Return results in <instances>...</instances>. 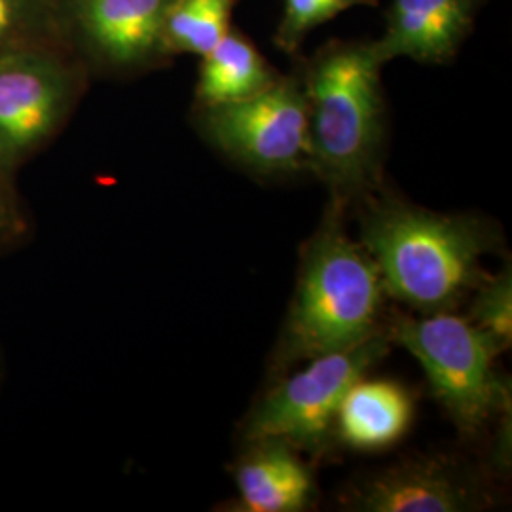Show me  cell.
Returning <instances> with one entry per match:
<instances>
[{
	"label": "cell",
	"instance_id": "6",
	"mask_svg": "<svg viewBox=\"0 0 512 512\" xmlns=\"http://www.w3.org/2000/svg\"><path fill=\"white\" fill-rule=\"evenodd\" d=\"M200 128L213 147L256 173L308 169V101L298 74L243 101L200 107Z\"/></svg>",
	"mask_w": 512,
	"mask_h": 512
},
{
	"label": "cell",
	"instance_id": "19",
	"mask_svg": "<svg viewBox=\"0 0 512 512\" xmlns=\"http://www.w3.org/2000/svg\"><path fill=\"white\" fill-rule=\"evenodd\" d=\"M492 463L501 473L509 471V465H511V410L501 414V425H499L497 439H495Z\"/></svg>",
	"mask_w": 512,
	"mask_h": 512
},
{
	"label": "cell",
	"instance_id": "15",
	"mask_svg": "<svg viewBox=\"0 0 512 512\" xmlns=\"http://www.w3.org/2000/svg\"><path fill=\"white\" fill-rule=\"evenodd\" d=\"M67 35L63 0H0V54L59 48Z\"/></svg>",
	"mask_w": 512,
	"mask_h": 512
},
{
	"label": "cell",
	"instance_id": "16",
	"mask_svg": "<svg viewBox=\"0 0 512 512\" xmlns=\"http://www.w3.org/2000/svg\"><path fill=\"white\" fill-rule=\"evenodd\" d=\"M482 330L499 353L511 348L512 342V272L511 264L476 285L475 302L467 317Z\"/></svg>",
	"mask_w": 512,
	"mask_h": 512
},
{
	"label": "cell",
	"instance_id": "3",
	"mask_svg": "<svg viewBox=\"0 0 512 512\" xmlns=\"http://www.w3.org/2000/svg\"><path fill=\"white\" fill-rule=\"evenodd\" d=\"M342 213L344 209L332 203L304 251L277 351L279 365L357 346L385 329L382 275L361 241L349 238Z\"/></svg>",
	"mask_w": 512,
	"mask_h": 512
},
{
	"label": "cell",
	"instance_id": "11",
	"mask_svg": "<svg viewBox=\"0 0 512 512\" xmlns=\"http://www.w3.org/2000/svg\"><path fill=\"white\" fill-rule=\"evenodd\" d=\"M236 467L239 509L245 512H298L315 492L310 467L283 440H249Z\"/></svg>",
	"mask_w": 512,
	"mask_h": 512
},
{
	"label": "cell",
	"instance_id": "5",
	"mask_svg": "<svg viewBox=\"0 0 512 512\" xmlns=\"http://www.w3.org/2000/svg\"><path fill=\"white\" fill-rule=\"evenodd\" d=\"M387 325L365 342L319 355L270 389L245 423V439L283 440L296 450L325 446L349 387L389 351Z\"/></svg>",
	"mask_w": 512,
	"mask_h": 512
},
{
	"label": "cell",
	"instance_id": "18",
	"mask_svg": "<svg viewBox=\"0 0 512 512\" xmlns=\"http://www.w3.org/2000/svg\"><path fill=\"white\" fill-rule=\"evenodd\" d=\"M27 234V219L19 203L14 175L0 169V247L14 245Z\"/></svg>",
	"mask_w": 512,
	"mask_h": 512
},
{
	"label": "cell",
	"instance_id": "2",
	"mask_svg": "<svg viewBox=\"0 0 512 512\" xmlns=\"http://www.w3.org/2000/svg\"><path fill=\"white\" fill-rule=\"evenodd\" d=\"M361 245L387 296L418 313H439L454 310L486 277L480 262L494 249L495 232L475 217L372 194L361 215Z\"/></svg>",
	"mask_w": 512,
	"mask_h": 512
},
{
	"label": "cell",
	"instance_id": "12",
	"mask_svg": "<svg viewBox=\"0 0 512 512\" xmlns=\"http://www.w3.org/2000/svg\"><path fill=\"white\" fill-rule=\"evenodd\" d=\"M412 416L414 403L403 385L363 376L338 406L334 427L349 448L382 450L403 437Z\"/></svg>",
	"mask_w": 512,
	"mask_h": 512
},
{
	"label": "cell",
	"instance_id": "1",
	"mask_svg": "<svg viewBox=\"0 0 512 512\" xmlns=\"http://www.w3.org/2000/svg\"><path fill=\"white\" fill-rule=\"evenodd\" d=\"M384 65L372 42L329 40L300 74L308 101V169L342 209L365 202L382 181Z\"/></svg>",
	"mask_w": 512,
	"mask_h": 512
},
{
	"label": "cell",
	"instance_id": "13",
	"mask_svg": "<svg viewBox=\"0 0 512 512\" xmlns=\"http://www.w3.org/2000/svg\"><path fill=\"white\" fill-rule=\"evenodd\" d=\"M281 74L258 52L251 38L230 29L219 44L202 57L196 84L200 107L236 103L270 88Z\"/></svg>",
	"mask_w": 512,
	"mask_h": 512
},
{
	"label": "cell",
	"instance_id": "8",
	"mask_svg": "<svg viewBox=\"0 0 512 512\" xmlns=\"http://www.w3.org/2000/svg\"><path fill=\"white\" fill-rule=\"evenodd\" d=\"M171 0H63L67 31L101 65L128 71L165 57L162 25Z\"/></svg>",
	"mask_w": 512,
	"mask_h": 512
},
{
	"label": "cell",
	"instance_id": "10",
	"mask_svg": "<svg viewBox=\"0 0 512 512\" xmlns=\"http://www.w3.org/2000/svg\"><path fill=\"white\" fill-rule=\"evenodd\" d=\"M486 2L393 0L385 14L384 35L372 40V46L384 63L408 57L425 65H444L456 57L471 35Z\"/></svg>",
	"mask_w": 512,
	"mask_h": 512
},
{
	"label": "cell",
	"instance_id": "4",
	"mask_svg": "<svg viewBox=\"0 0 512 512\" xmlns=\"http://www.w3.org/2000/svg\"><path fill=\"white\" fill-rule=\"evenodd\" d=\"M387 332L420 363L435 397L463 433H478L495 414L511 410V387L495 370L501 353L467 317L452 311L399 315Z\"/></svg>",
	"mask_w": 512,
	"mask_h": 512
},
{
	"label": "cell",
	"instance_id": "9",
	"mask_svg": "<svg viewBox=\"0 0 512 512\" xmlns=\"http://www.w3.org/2000/svg\"><path fill=\"white\" fill-rule=\"evenodd\" d=\"M475 480L446 459H410L368 476L346 499L353 511L465 512L484 503Z\"/></svg>",
	"mask_w": 512,
	"mask_h": 512
},
{
	"label": "cell",
	"instance_id": "14",
	"mask_svg": "<svg viewBox=\"0 0 512 512\" xmlns=\"http://www.w3.org/2000/svg\"><path fill=\"white\" fill-rule=\"evenodd\" d=\"M238 0H171L162 25V52L209 54L232 29Z\"/></svg>",
	"mask_w": 512,
	"mask_h": 512
},
{
	"label": "cell",
	"instance_id": "7",
	"mask_svg": "<svg viewBox=\"0 0 512 512\" xmlns=\"http://www.w3.org/2000/svg\"><path fill=\"white\" fill-rule=\"evenodd\" d=\"M80 73L59 48L0 54V169L14 175L69 118Z\"/></svg>",
	"mask_w": 512,
	"mask_h": 512
},
{
	"label": "cell",
	"instance_id": "17",
	"mask_svg": "<svg viewBox=\"0 0 512 512\" xmlns=\"http://www.w3.org/2000/svg\"><path fill=\"white\" fill-rule=\"evenodd\" d=\"M355 6H378V0H285L274 44L285 54H296L315 27Z\"/></svg>",
	"mask_w": 512,
	"mask_h": 512
}]
</instances>
